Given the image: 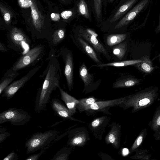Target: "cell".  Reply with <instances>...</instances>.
Listing matches in <instances>:
<instances>
[{
	"label": "cell",
	"mask_w": 160,
	"mask_h": 160,
	"mask_svg": "<svg viewBox=\"0 0 160 160\" xmlns=\"http://www.w3.org/2000/svg\"><path fill=\"white\" fill-rule=\"evenodd\" d=\"M46 71L44 81L36 98L35 110L37 113L46 109L52 93L60 86L62 71L58 60L54 56H52L50 59Z\"/></svg>",
	"instance_id": "obj_1"
},
{
	"label": "cell",
	"mask_w": 160,
	"mask_h": 160,
	"mask_svg": "<svg viewBox=\"0 0 160 160\" xmlns=\"http://www.w3.org/2000/svg\"><path fill=\"white\" fill-rule=\"evenodd\" d=\"M57 132L50 130L45 132H37L33 134L25 144L27 154L42 149L48 146L55 139Z\"/></svg>",
	"instance_id": "obj_2"
},
{
	"label": "cell",
	"mask_w": 160,
	"mask_h": 160,
	"mask_svg": "<svg viewBox=\"0 0 160 160\" xmlns=\"http://www.w3.org/2000/svg\"><path fill=\"white\" fill-rule=\"evenodd\" d=\"M44 51V47L42 45H40L33 48L20 58L5 74L16 72L32 65L43 56Z\"/></svg>",
	"instance_id": "obj_3"
},
{
	"label": "cell",
	"mask_w": 160,
	"mask_h": 160,
	"mask_svg": "<svg viewBox=\"0 0 160 160\" xmlns=\"http://www.w3.org/2000/svg\"><path fill=\"white\" fill-rule=\"evenodd\" d=\"M31 115L26 111L10 108L0 114V124L9 122L14 126H24L30 121Z\"/></svg>",
	"instance_id": "obj_4"
},
{
	"label": "cell",
	"mask_w": 160,
	"mask_h": 160,
	"mask_svg": "<svg viewBox=\"0 0 160 160\" xmlns=\"http://www.w3.org/2000/svg\"><path fill=\"white\" fill-rule=\"evenodd\" d=\"M155 93L152 91L145 92L126 96V101L118 106L124 110L131 107L133 108V111H135L139 108L145 107L152 101Z\"/></svg>",
	"instance_id": "obj_5"
},
{
	"label": "cell",
	"mask_w": 160,
	"mask_h": 160,
	"mask_svg": "<svg viewBox=\"0 0 160 160\" xmlns=\"http://www.w3.org/2000/svg\"><path fill=\"white\" fill-rule=\"evenodd\" d=\"M126 97L106 101H97L91 105L85 112L87 115H94L101 112L108 115L112 114L109 111L111 107L118 106L126 101Z\"/></svg>",
	"instance_id": "obj_6"
},
{
	"label": "cell",
	"mask_w": 160,
	"mask_h": 160,
	"mask_svg": "<svg viewBox=\"0 0 160 160\" xmlns=\"http://www.w3.org/2000/svg\"><path fill=\"white\" fill-rule=\"evenodd\" d=\"M67 144L71 147H83L90 141L87 129L84 127L76 128L69 130Z\"/></svg>",
	"instance_id": "obj_7"
},
{
	"label": "cell",
	"mask_w": 160,
	"mask_h": 160,
	"mask_svg": "<svg viewBox=\"0 0 160 160\" xmlns=\"http://www.w3.org/2000/svg\"><path fill=\"white\" fill-rule=\"evenodd\" d=\"M41 67L42 66H39L32 69L21 79L11 83L3 91L2 97L6 98L8 100L12 98L17 92L29 81Z\"/></svg>",
	"instance_id": "obj_8"
},
{
	"label": "cell",
	"mask_w": 160,
	"mask_h": 160,
	"mask_svg": "<svg viewBox=\"0 0 160 160\" xmlns=\"http://www.w3.org/2000/svg\"><path fill=\"white\" fill-rule=\"evenodd\" d=\"M111 119L110 117L105 115L96 118L88 124L90 131L98 141L102 139L103 134Z\"/></svg>",
	"instance_id": "obj_9"
},
{
	"label": "cell",
	"mask_w": 160,
	"mask_h": 160,
	"mask_svg": "<svg viewBox=\"0 0 160 160\" xmlns=\"http://www.w3.org/2000/svg\"><path fill=\"white\" fill-rule=\"evenodd\" d=\"M10 43L23 53H27L30 50V40L22 31L17 28L11 31L10 34Z\"/></svg>",
	"instance_id": "obj_10"
},
{
	"label": "cell",
	"mask_w": 160,
	"mask_h": 160,
	"mask_svg": "<svg viewBox=\"0 0 160 160\" xmlns=\"http://www.w3.org/2000/svg\"><path fill=\"white\" fill-rule=\"evenodd\" d=\"M110 129L105 137V142L107 145L111 144L116 149L120 146L121 141L122 126L119 123L113 122L110 125Z\"/></svg>",
	"instance_id": "obj_11"
},
{
	"label": "cell",
	"mask_w": 160,
	"mask_h": 160,
	"mask_svg": "<svg viewBox=\"0 0 160 160\" xmlns=\"http://www.w3.org/2000/svg\"><path fill=\"white\" fill-rule=\"evenodd\" d=\"M149 1L143 0L140 2L118 22L114 29H119L128 24L144 8Z\"/></svg>",
	"instance_id": "obj_12"
},
{
	"label": "cell",
	"mask_w": 160,
	"mask_h": 160,
	"mask_svg": "<svg viewBox=\"0 0 160 160\" xmlns=\"http://www.w3.org/2000/svg\"><path fill=\"white\" fill-rule=\"evenodd\" d=\"M65 62V75L68 86L70 91L73 86V62L72 54L70 51L66 54L64 56Z\"/></svg>",
	"instance_id": "obj_13"
},
{
	"label": "cell",
	"mask_w": 160,
	"mask_h": 160,
	"mask_svg": "<svg viewBox=\"0 0 160 160\" xmlns=\"http://www.w3.org/2000/svg\"><path fill=\"white\" fill-rule=\"evenodd\" d=\"M52 108L59 116L64 119L71 121L85 123L83 122L74 118L71 115L67 108L59 100L54 98L52 100L51 103Z\"/></svg>",
	"instance_id": "obj_14"
},
{
	"label": "cell",
	"mask_w": 160,
	"mask_h": 160,
	"mask_svg": "<svg viewBox=\"0 0 160 160\" xmlns=\"http://www.w3.org/2000/svg\"><path fill=\"white\" fill-rule=\"evenodd\" d=\"M79 35L91 44L97 52L102 54L108 59H109L110 56L106 50L96 37L89 34L86 30H83L80 31Z\"/></svg>",
	"instance_id": "obj_15"
},
{
	"label": "cell",
	"mask_w": 160,
	"mask_h": 160,
	"mask_svg": "<svg viewBox=\"0 0 160 160\" xmlns=\"http://www.w3.org/2000/svg\"><path fill=\"white\" fill-rule=\"evenodd\" d=\"M61 98L66 104L71 115L73 116L76 112V106L79 102V100L69 95L64 91L60 86L58 87Z\"/></svg>",
	"instance_id": "obj_16"
},
{
	"label": "cell",
	"mask_w": 160,
	"mask_h": 160,
	"mask_svg": "<svg viewBox=\"0 0 160 160\" xmlns=\"http://www.w3.org/2000/svg\"><path fill=\"white\" fill-rule=\"evenodd\" d=\"M79 74L84 83L85 87L83 93H90V88L94 80L93 74L90 73L84 63L79 69Z\"/></svg>",
	"instance_id": "obj_17"
},
{
	"label": "cell",
	"mask_w": 160,
	"mask_h": 160,
	"mask_svg": "<svg viewBox=\"0 0 160 160\" xmlns=\"http://www.w3.org/2000/svg\"><path fill=\"white\" fill-rule=\"evenodd\" d=\"M138 0H129L120 7L111 19L110 23L114 22L123 15L137 2Z\"/></svg>",
	"instance_id": "obj_18"
},
{
	"label": "cell",
	"mask_w": 160,
	"mask_h": 160,
	"mask_svg": "<svg viewBox=\"0 0 160 160\" xmlns=\"http://www.w3.org/2000/svg\"><path fill=\"white\" fill-rule=\"evenodd\" d=\"M79 100V102L77 105L76 108L80 113L86 111L90 106L96 102L97 98L94 97L83 98Z\"/></svg>",
	"instance_id": "obj_19"
},
{
	"label": "cell",
	"mask_w": 160,
	"mask_h": 160,
	"mask_svg": "<svg viewBox=\"0 0 160 160\" xmlns=\"http://www.w3.org/2000/svg\"><path fill=\"white\" fill-rule=\"evenodd\" d=\"M78 39L85 51L90 58L98 64H102V62L99 61L96 53L93 48L82 38L79 37Z\"/></svg>",
	"instance_id": "obj_20"
},
{
	"label": "cell",
	"mask_w": 160,
	"mask_h": 160,
	"mask_svg": "<svg viewBox=\"0 0 160 160\" xmlns=\"http://www.w3.org/2000/svg\"><path fill=\"white\" fill-rule=\"evenodd\" d=\"M143 62V60H129V61L117 62L107 64H101L96 65H94L93 66L99 67H104L107 66L122 67L138 64L142 63Z\"/></svg>",
	"instance_id": "obj_21"
},
{
	"label": "cell",
	"mask_w": 160,
	"mask_h": 160,
	"mask_svg": "<svg viewBox=\"0 0 160 160\" xmlns=\"http://www.w3.org/2000/svg\"><path fill=\"white\" fill-rule=\"evenodd\" d=\"M19 74V73L17 72L5 74L0 84V94L3 93L5 89Z\"/></svg>",
	"instance_id": "obj_22"
},
{
	"label": "cell",
	"mask_w": 160,
	"mask_h": 160,
	"mask_svg": "<svg viewBox=\"0 0 160 160\" xmlns=\"http://www.w3.org/2000/svg\"><path fill=\"white\" fill-rule=\"evenodd\" d=\"M138 79L132 78H128L116 82L113 86L114 88H122L133 86L139 83Z\"/></svg>",
	"instance_id": "obj_23"
},
{
	"label": "cell",
	"mask_w": 160,
	"mask_h": 160,
	"mask_svg": "<svg viewBox=\"0 0 160 160\" xmlns=\"http://www.w3.org/2000/svg\"><path fill=\"white\" fill-rule=\"evenodd\" d=\"M127 37L125 34H112L109 35L107 38V43L110 46H112L121 43Z\"/></svg>",
	"instance_id": "obj_24"
},
{
	"label": "cell",
	"mask_w": 160,
	"mask_h": 160,
	"mask_svg": "<svg viewBox=\"0 0 160 160\" xmlns=\"http://www.w3.org/2000/svg\"><path fill=\"white\" fill-rule=\"evenodd\" d=\"M71 149L66 146L59 150L54 156L53 160H68L71 152Z\"/></svg>",
	"instance_id": "obj_25"
},
{
	"label": "cell",
	"mask_w": 160,
	"mask_h": 160,
	"mask_svg": "<svg viewBox=\"0 0 160 160\" xmlns=\"http://www.w3.org/2000/svg\"><path fill=\"white\" fill-rule=\"evenodd\" d=\"M127 50V44L125 42L120 43L114 47L113 50V54L118 59H122L124 57Z\"/></svg>",
	"instance_id": "obj_26"
},
{
	"label": "cell",
	"mask_w": 160,
	"mask_h": 160,
	"mask_svg": "<svg viewBox=\"0 0 160 160\" xmlns=\"http://www.w3.org/2000/svg\"><path fill=\"white\" fill-rule=\"evenodd\" d=\"M78 9L80 14L86 18H90V13L87 5L84 0H81L78 5Z\"/></svg>",
	"instance_id": "obj_27"
},
{
	"label": "cell",
	"mask_w": 160,
	"mask_h": 160,
	"mask_svg": "<svg viewBox=\"0 0 160 160\" xmlns=\"http://www.w3.org/2000/svg\"><path fill=\"white\" fill-rule=\"evenodd\" d=\"M65 36L64 31L62 30H60L56 31L53 36V43L56 45L63 41Z\"/></svg>",
	"instance_id": "obj_28"
},
{
	"label": "cell",
	"mask_w": 160,
	"mask_h": 160,
	"mask_svg": "<svg viewBox=\"0 0 160 160\" xmlns=\"http://www.w3.org/2000/svg\"><path fill=\"white\" fill-rule=\"evenodd\" d=\"M143 62L139 63L142 68L143 70L147 73H150L153 70V67L152 64L150 60L148 59L145 58L143 60Z\"/></svg>",
	"instance_id": "obj_29"
},
{
	"label": "cell",
	"mask_w": 160,
	"mask_h": 160,
	"mask_svg": "<svg viewBox=\"0 0 160 160\" xmlns=\"http://www.w3.org/2000/svg\"><path fill=\"white\" fill-rule=\"evenodd\" d=\"M94 6L96 14L99 18L102 15V0H94Z\"/></svg>",
	"instance_id": "obj_30"
},
{
	"label": "cell",
	"mask_w": 160,
	"mask_h": 160,
	"mask_svg": "<svg viewBox=\"0 0 160 160\" xmlns=\"http://www.w3.org/2000/svg\"><path fill=\"white\" fill-rule=\"evenodd\" d=\"M49 145L46 147L42 149L41 152L38 153L34 154L31 155L28 157L26 159V160H38L46 151V150L49 147Z\"/></svg>",
	"instance_id": "obj_31"
},
{
	"label": "cell",
	"mask_w": 160,
	"mask_h": 160,
	"mask_svg": "<svg viewBox=\"0 0 160 160\" xmlns=\"http://www.w3.org/2000/svg\"><path fill=\"white\" fill-rule=\"evenodd\" d=\"M6 130L5 128L0 129V143L3 142L8 137L10 136V134L6 132Z\"/></svg>",
	"instance_id": "obj_32"
},
{
	"label": "cell",
	"mask_w": 160,
	"mask_h": 160,
	"mask_svg": "<svg viewBox=\"0 0 160 160\" xmlns=\"http://www.w3.org/2000/svg\"><path fill=\"white\" fill-rule=\"evenodd\" d=\"M19 6L23 8L30 7L33 4L32 0H18Z\"/></svg>",
	"instance_id": "obj_33"
},
{
	"label": "cell",
	"mask_w": 160,
	"mask_h": 160,
	"mask_svg": "<svg viewBox=\"0 0 160 160\" xmlns=\"http://www.w3.org/2000/svg\"><path fill=\"white\" fill-rule=\"evenodd\" d=\"M143 135H139L136 139L132 146L131 147V150H134L141 145L143 142Z\"/></svg>",
	"instance_id": "obj_34"
},
{
	"label": "cell",
	"mask_w": 160,
	"mask_h": 160,
	"mask_svg": "<svg viewBox=\"0 0 160 160\" xmlns=\"http://www.w3.org/2000/svg\"><path fill=\"white\" fill-rule=\"evenodd\" d=\"M32 18L34 21H37L39 18L38 11L33 4L30 6Z\"/></svg>",
	"instance_id": "obj_35"
},
{
	"label": "cell",
	"mask_w": 160,
	"mask_h": 160,
	"mask_svg": "<svg viewBox=\"0 0 160 160\" xmlns=\"http://www.w3.org/2000/svg\"><path fill=\"white\" fill-rule=\"evenodd\" d=\"M18 157L17 154L14 151H12L6 156L3 160H17Z\"/></svg>",
	"instance_id": "obj_36"
},
{
	"label": "cell",
	"mask_w": 160,
	"mask_h": 160,
	"mask_svg": "<svg viewBox=\"0 0 160 160\" xmlns=\"http://www.w3.org/2000/svg\"><path fill=\"white\" fill-rule=\"evenodd\" d=\"M73 12L70 10H65L62 12L61 14L62 17L65 19H68L73 15Z\"/></svg>",
	"instance_id": "obj_37"
},
{
	"label": "cell",
	"mask_w": 160,
	"mask_h": 160,
	"mask_svg": "<svg viewBox=\"0 0 160 160\" xmlns=\"http://www.w3.org/2000/svg\"><path fill=\"white\" fill-rule=\"evenodd\" d=\"M51 17L53 21H58L60 19V15L54 13H52L51 14Z\"/></svg>",
	"instance_id": "obj_38"
},
{
	"label": "cell",
	"mask_w": 160,
	"mask_h": 160,
	"mask_svg": "<svg viewBox=\"0 0 160 160\" xmlns=\"http://www.w3.org/2000/svg\"><path fill=\"white\" fill-rule=\"evenodd\" d=\"M86 31L88 34L91 35L95 36L96 38L98 36V34L97 33L90 29H87Z\"/></svg>",
	"instance_id": "obj_39"
},
{
	"label": "cell",
	"mask_w": 160,
	"mask_h": 160,
	"mask_svg": "<svg viewBox=\"0 0 160 160\" xmlns=\"http://www.w3.org/2000/svg\"><path fill=\"white\" fill-rule=\"evenodd\" d=\"M11 18L10 14L8 13H6L4 16V18L5 21L8 22L10 21Z\"/></svg>",
	"instance_id": "obj_40"
},
{
	"label": "cell",
	"mask_w": 160,
	"mask_h": 160,
	"mask_svg": "<svg viewBox=\"0 0 160 160\" xmlns=\"http://www.w3.org/2000/svg\"><path fill=\"white\" fill-rule=\"evenodd\" d=\"M7 49L5 45L1 42L0 44V51L1 52H6Z\"/></svg>",
	"instance_id": "obj_41"
},
{
	"label": "cell",
	"mask_w": 160,
	"mask_h": 160,
	"mask_svg": "<svg viewBox=\"0 0 160 160\" xmlns=\"http://www.w3.org/2000/svg\"><path fill=\"white\" fill-rule=\"evenodd\" d=\"M157 124L158 126H160V116L157 118L156 120Z\"/></svg>",
	"instance_id": "obj_42"
},
{
	"label": "cell",
	"mask_w": 160,
	"mask_h": 160,
	"mask_svg": "<svg viewBox=\"0 0 160 160\" xmlns=\"http://www.w3.org/2000/svg\"><path fill=\"white\" fill-rule=\"evenodd\" d=\"M158 28L157 30H158V31H160V17L159 24L158 26Z\"/></svg>",
	"instance_id": "obj_43"
},
{
	"label": "cell",
	"mask_w": 160,
	"mask_h": 160,
	"mask_svg": "<svg viewBox=\"0 0 160 160\" xmlns=\"http://www.w3.org/2000/svg\"><path fill=\"white\" fill-rule=\"evenodd\" d=\"M114 1V0H110V2H112Z\"/></svg>",
	"instance_id": "obj_44"
}]
</instances>
